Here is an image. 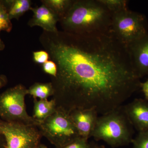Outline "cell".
<instances>
[{
	"instance_id": "6da1fadb",
	"label": "cell",
	"mask_w": 148,
	"mask_h": 148,
	"mask_svg": "<svg viewBox=\"0 0 148 148\" xmlns=\"http://www.w3.org/2000/svg\"><path fill=\"white\" fill-rule=\"evenodd\" d=\"M39 41L57 66L51 77L56 108L94 109L102 115L121 106L141 87L127 47L112 29L91 34L43 31Z\"/></svg>"
},
{
	"instance_id": "7a4b0ae2",
	"label": "cell",
	"mask_w": 148,
	"mask_h": 148,
	"mask_svg": "<svg viewBox=\"0 0 148 148\" xmlns=\"http://www.w3.org/2000/svg\"><path fill=\"white\" fill-rule=\"evenodd\" d=\"M112 14L99 0H74L59 22L63 31L75 34H91L111 29Z\"/></svg>"
},
{
	"instance_id": "3957f363",
	"label": "cell",
	"mask_w": 148,
	"mask_h": 148,
	"mask_svg": "<svg viewBox=\"0 0 148 148\" xmlns=\"http://www.w3.org/2000/svg\"><path fill=\"white\" fill-rule=\"evenodd\" d=\"M133 127L121 106L98 116L91 137L112 147L126 146L133 140Z\"/></svg>"
},
{
	"instance_id": "277c9868",
	"label": "cell",
	"mask_w": 148,
	"mask_h": 148,
	"mask_svg": "<svg viewBox=\"0 0 148 148\" xmlns=\"http://www.w3.org/2000/svg\"><path fill=\"white\" fill-rule=\"evenodd\" d=\"M38 128L56 148L65 147L81 137L74 125L70 113L61 108L40 123Z\"/></svg>"
},
{
	"instance_id": "5b68a950",
	"label": "cell",
	"mask_w": 148,
	"mask_h": 148,
	"mask_svg": "<svg viewBox=\"0 0 148 148\" xmlns=\"http://www.w3.org/2000/svg\"><path fill=\"white\" fill-rule=\"evenodd\" d=\"M27 89L19 84L0 94V118L8 122H16L38 126L39 122L27 113L25 98Z\"/></svg>"
},
{
	"instance_id": "8992f818",
	"label": "cell",
	"mask_w": 148,
	"mask_h": 148,
	"mask_svg": "<svg viewBox=\"0 0 148 148\" xmlns=\"http://www.w3.org/2000/svg\"><path fill=\"white\" fill-rule=\"evenodd\" d=\"M111 29L127 46L147 34V20L143 14L127 9L112 14Z\"/></svg>"
},
{
	"instance_id": "52a82bcc",
	"label": "cell",
	"mask_w": 148,
	"mask_h": 148,
	"mask_svg": "<svg viewBox=\"0 0 148 148\" xmlns=\"http://www.w3.org/2000/svg\"><path fill=\"white\" fill-rule=\"evenodd\" d=\"M0 132L5 138L6 148H36L42 137L38 126L0 121Z\"/></svg>"
},
{
	"instance_id": "ba28073f",
	"label": "cell",
	"mask_w": 148,
	"mask_h": 148,
	"mask_svg": "<svg viewBox=\"0 0 148 148\" xmlns=\"http://www.w3.org/2000/svg\"><path fill=\"white\" fill-rule=\"evenodd\" d=\"M136 74L141 78L148 76V33L127 46Z\"/></svg>"
},
{
	"instance_id": "9c48e42d",
	"label": "cell",
	"mask_w": 148,
	"mask_h": 148,
	"mask_svg": "<svg viewBox=\"0 0 148 148\" xmlns=\"http://www.w3.org/2000/svg\"><path fill=\"white\" fill-rule=\"evenodd\" d=\"M70 114L80 136L88 140L95 128L98 112L94 109H76Z\"/></svg>"
},
{
	"instance_id": "30bf717a",
	"label": "cell",
	"mask_w": 148,
	"mask_h": 148,
	"mask_svg": "<svg viewBox=\"0 0 148 148\" xmlns=\"http://www.w3.org/2000/svg\"><path fill=\"white\" fill-rule=\"evenodd\" d=\"M123 108L133 127L139 132L148 131V101L135 99Z\"/></svg>"
},
{
	"instance_id": "8fae6325",
	"label": "cell",
	"mask_w": 148,
	"mask_h": 148,
	"mask_svg": "<svg viewBox=\"0 0 148 148\" xmlns=\"http://www.w3.org/2000/svg\"><path fill=\"white\" fill-rule=\"evenodd\" d=\"M33 16L28 22L30 27L38 26L46 32L56 33L58 30L56 27L60 18L56 14L47 6L42 4L40 6L32 8Z\"/></svg>"
},
{
	"instance_id": "7c38bea8",
	"label": "cell",
	"mask_w": 148,
	"mask_h": 148,
	"mask_svg": "<svg viewBox=\"0 0 148 148\" xmlns=\"http://www.w3.org/2000/svg\"><path fill=\"white\" fill-rule=\"evenodd\" d=\"M33 117L40 123L52 114L56 110V105L53 99L38 100L34 99Z\"/></svg>"
},
{
	"instance_id": "4fadbf2b",
	"label": "cell",
	"mask_w": 148,
	"mask_h": 148,
	"mask_svg": "<svg viewBox=\"0 0 148 148\" xmlns=\"http://www.w3.org/2000/svg\"><path fill=\"white\" fill-rule=\"evenodd\" d=\"M3 2L11 20L18 19L32 8L30 0H3Z\"/></svg>"
},
{
	"instance_id": "5bb4252c",
	"label": "cell",
	"mask_w": 148,
	"mask_h": 148,
	"mask_svg": "<svg viewBox=\"0 0 148 148\" xmlns=\"http://www.w3.org/2000/svg\"><path fill=\"white\" fill-rule=\"evenodd\" d=\"M28 94L33 96L34 99L40 100L47 99L49 96H53L54 90L51 83L36 82L27 89Z\"/></svg>"
},
{
	"instance_id": "9a60e30c",
	"label": "cell",
	"mask_w": 148,
	"mask_h": 148,
	"mask_svg": "<svg viewBox=\"0 0 148 148\" xmlns=\"http://www.w3.org/2000/svg\"><path fill=\"white\" fill-rule=\"evenodd\" d=\"M74 0H42V4L47 6L56 14L60 20L68 12ZM60 21V20H59Z\"/></svg>"
},
{
	"instance_id": "2e32d148",
	"label": "cell",
	"mask_w": 148,
	"mask_h": 148,
	"mask_svg": "<svg viewBox=\"0 0 148 148\" xmlns=\"http://www.w3.org/2000/svg\"><path fill=\"white\" fill-rule=\"evenodd\" d=\"M11 21L3 0H0V32L3 31L9 33L11 31L12 24Z\"/></svg>"
},
{
	"instance_id": "e0dca14e",
	"label": "cell",
	"mask_w": 148,
	"mask_h": 148,
	"mask_svg": "<svg viewBox=\"0 0 148 148\" xmlns=\"http://www.w3.org/2000/svg\"><path fill=\"white\" fill-rule=\"evenodd\" d=\"M112 14L127 9V0H99Z\"/></svg>"
},
{
	"instance_id": "ac0fdd59",
	"label": "cell",
	"mask_w": 148,
	"mask_h": 148,
	"mask_svg": "<svg viewBox=\"0 0 148 148\" xmlns=\"http://www.w3.org/2000/svg\"><path fill=\"white\" fill-rule=\"evenodd\" d=\"M132 143L133 148H148V131L139 132Z\"/></svg>"
},
{
	"instance_id": "d6986e66",
	"label": "cell",
	"mask_w": 148,
	"mask_h": 148,
	"mask_svg": "<svg viewBox=\"0 0 148 148\" xmlns=\"http://www.w3.org/2000/svg\"><path fill=\"white\" fill-rule=\"evenodd\" d=\"M60 148H91V146L88 139L79 137L67 145Z\"/></svg>"
},
{
	"instance_id": "ffe728a7",
	"label": "cell",
	"mask_w": 148,
	"mask_h": 148,
	"mask_svg": "<svg viewBox=\"0 0 148 148\" xmlns=\"http://www.w3.org/2000/svg\"><path fill=\"white\" fill-rule=\"evenodd\" d=\"M33 60L35 63L43 64L49 61V56L46 51L40 50L33 52Z\"/></svg>"
},
{
	"instance_id": "44dd1931",
	"label": "cell",
	"mask_w": 148,
	"mask_h": 148,
	"mask_svg": "<svg viewBox=\"0 0 148 148\" xmlns=\"http://www.w3.org/2000/svg\"><path fill=\"white\" fill-rule=\"evenodd\" d=\"M43 71L45 73L50 75L52 77H55L57 74V69L56 64L53 61L49 60L42 65Z\"/></svg>"
},
{
	"instance_id": "7402d4cb",
	"label": "cell",
	"mask_w": 148,
	"mask_h": 148,
	"mask_svg": "<svg viewBox=\"0 0 148 148\" xmlns=\"http://www.w3.org/2000/svg\"><path fill=\"white\" fill-rule=\"evenodd\" d=\"M141 88H142L146 101H148V78L145 82L142 83L141 84Z\"/></svg>"
},
{
	"instance_id": "603a6c76",
	"label": "cell",
	"mask_w": 148,
	"mask_h": 148,
	"mask_svg": "<svg viewBox=\"0 0 148 148\" xmlns=\"http://www.w3.org/2000/svg\"><path fill=\"white\" fill-rule=\"evenodd\" d=\"M8 82L6 76L3 75H0V88L5 86Z\"/></svg>"
},
{
	"instance_id": "cb8c5ba5",
	"label": "cell",
	"mask_w": 148,
	"mask_h": 148,
	"mask_svg": "<svg viewBox=\"0 0 148 148\" xmlns=\"http://www.w3.org/2000/svg\"><path fill=\"white\" fill-rule=\"evenodd\" d=\"M6 141L4 135L0 132V148H6Z\"/></svg>"
},
{
	"instance_id": "d4e9b609",
	"label": "cell",
	"mask_w": 148,
	"mask_h": 148,
	"mask_svg": "<svg viewBox=\"0 0 148 148\" xmlns=\"http://www.w3.org/2000/svg\"><path fill=\"white\" fill-rule=\"evenodd\" d=\"M91 148H106L104 145H99L94 143L91 144Z\"/></svg>"
},
{
	"instance_id": "484cf974",
	"label": "cell",
	"mask_w": 148,
	"mask_h": 148,
	"mask_svg": "<svg viewBox=\"0 0 148 148\" xmlns=\"http://www.w3.org/2000/svg\"><path fill=\"white\" fill-rule=\"evenodd\" d=\"M5 48V44L4 43L3 41L1 39V38H0V51L3 50Z\"/></svg>"
},
{
	"instance_id": "4316f807",
	"label": "cell",
	"mask_w": 148,
	"mask_h": 148,
	"mask_svg": "<svg viewBox=\"0 0 148 148\" xmlns=\"http://www.w3.org/2000/svg\"><path fill=\"white\" fill-rule=\"evenodd\" d=\"M36 148H48L46 146L42 144H39Z\"/></svg>"
},
{
	"instance_id": "83f0119b",
	"label": "cell",
	"mask_w": 148,
	"mask_h": 148,
	"mask_svg": "<svg viewBox=\"0 0 148 148\" xmlns=\"http://www.w3.org/2000/svg\"><path fill=\"white\" fill-rule=\"evenodd\" d=\"M1 120H2L1 119V118H0V121H1Z\"/></svg>"
}]
</instances>
